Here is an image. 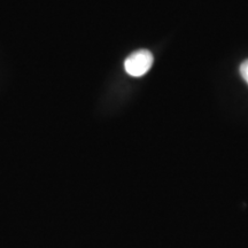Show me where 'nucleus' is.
<instances>
[{"label": "nucleus", "instance_id": "nucleus-1", "mask_svg": "<svg viewBox=\"0 0 248 248\" xmlns=\"http://www.w3.org/2000/svg\"><path fill=\"white\" fill-rule=\"evenodd\" d=\"M153 54L147 49H139L133 52L124 62L125 71L132 77H141L148 73L153 64Z\"/></svg>", "mask_w": 248, "mask_h": 248}, {"label": "nucleus", "instance_id": "nucleus-2", "mask_svg": "<svg viewBox=\"0 0 248 248\" xmlns=\"http://www.w3.org/2000/svg\"><path fill=\"white\" fill-rule=\"evenodd\" d=\"M240 74L243 76V78L245 79V82L248 84V60L244 61L240 66Z\"/></svg>", "mask_w": 248, "mask_h": 248}]
</instances>
